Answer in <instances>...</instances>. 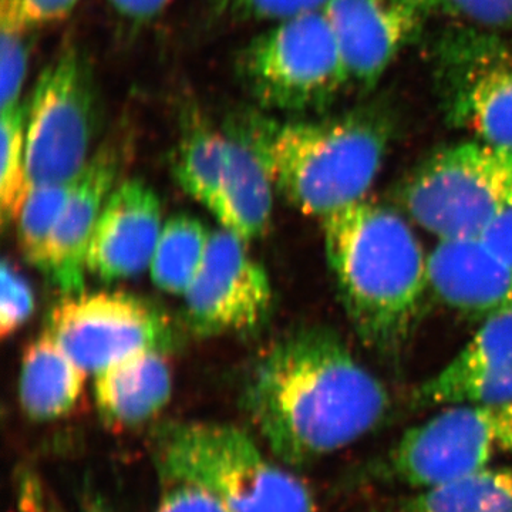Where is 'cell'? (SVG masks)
Masks as SVG:
<instances>
[{
    "label": "cell",
    "instance_id": "cell-1",
    "mask_svg": "<svg viewBox=\"0 0 512 512\" xmlns=\"http://www.w3.org/2000/svg\"><path fill=\"white\" fill-rule=\"evenodd\" d=\"M241 406L276 460L301 467L375 430L389 413L390 396L338 333L309 326L258 356Z\"/></svg>",
    "mask_w": 512,
    "mask_h": 512
},
{
    "label": "cell",
    "instance_id": "cell-2",
    "mask_svg": "<svg viewBox=\"0 0 512 512\" xmlns=\"http://www.w3.org/2000/svg\"><path fill=\"white\" fill-rule=\"evenodd\" d=\"M330 271L367 348L400 352L430 289L429 255L396 211L365 200L323 218Z\"/></svg>",
    "mask_w": 512,
    "mask_h": 512
},
{
    "label": "cell",
    "instance_id": "cell-3",
    "mask_svg": "<svg viewBox=\"0 0 512 512\" xmlns=\"http://www.w3.org/2000/svg\"><path fill=\"white\" fill-rule=\"evenodd\" d=\"M224 127L251 147L275 190L320 221L365 200L387 148L386 130L365 116L281 121L245 109Z\"/></svg>",
    "mask_w": 512,
    "mask_h": 512
},
{
    "label": "cell",
    "instance_id": "cell-4",
    "mask_svg": "<svg viewBox=\"0 0 512 512\" xmlns=\"http://www.w3.org/2000/svg\"><path fill=\"white\" fill-rule=\"evenodd\" d=\"M164 484L200 488L231 512H316L311 488L234 424L173 421L151 437Z\"/></svg>",
    "mask_w": 512,
    "mask_h": 512
},
{
    "label": "cell",
    "instance_id": "cell-5",
    "mask_svg": "<svg viewBox=\"0 0 512 512\" xmlns=\"http://www.w3.org/2000/svg\"><path fill=\"white\" fill-rule=\"evenodd\" d=\"M402 204L439 241L483 238L512 210V150L474 138L444 148L404 184Z\"/></svg>",
    "mask_w": 512,
    "mask_h": 512
},
{
    "label": "cell",
    "instance_id": "cell-6",
    "mask_svg": "<svg viewBox=\"0 0 512 512\" xmlns=\"http://www.w3.org/2000/svg\"><path fill=\"white\" fill-rule=\"evenodd\" d=\"M237 73L258 109L288 114L326 109L350 83L323 9L254 37L239 52Z\"/></svg>",
    "mask_w": 512,
    "mask_h": 512
},
{
    "label": "cell",
    "instance_id": "cell-7",
    "mask_svg": "<svg viewBox=\"0 0 512 512\" xmlns=\"http://www.w3.org/2000/svg\"><path fill=\"white\" fill-rule=\"evenodd\" d=\"M99 100L92 64L69 42L37 79L28 101L26 167L30 187L70 183L92 158Z\"/></svg>",
    "mask_w": 512,
    "mask_h": 512
},
{
    "label": "cell",
    "instance_id": "cell-8",
    "mask_svg": "<svg viewBox=\"0 0 512 512\" xmlns=\"http://www.w3.org/2000/svg\"><path fill=\"white\" fill-rule=\"evenodd\" d=\"M512 451V404H453L403 434L389 454L400 483L424 488L490 467Z\"/></svg>",
    "mask_w": 512,
    "mask_h": 512
},
{
    "label": "cell",
    "instance_id": "cell-9",
    "mask_svg": "<svg viewBox=\"0 0 512 512\" xmlns=\"http://www.w3.org/2000/svg\"><path fill=\"white\" fill-rule=\"evenodd\" d=\"M47 330L77 365L94 375L147 350L168 353L177 343L170 316L126 292L66 296L50 312Z\"/></svg>",
    "mask_w": 512,
    "mask_h": 512
},
{
    "label": "cell",
    "instance_id": "cell-10",
    "mask_svg": "<svg viewBox=\"0 0 512 512\" xmlns=\"http://www.w3.org/2000/svg\"><path fill=\"white\" fill-rule=\"evenodd\" d=\"M437 80L454 127L512 150V47L473 26L448 33L437 50Z\"/></svg>",
    "mask_w": 512,
    "mask_h": 512
},
{
    "label": "cell",
    "instance_id": "cell-11",
    "mask_svg": "<svg viewBox=\"0 0 512 512\" xmlns=\"http://www.w3.org/2000/svg\"><path fill=\"white\" fill-rule=\"evenodd\" d=\"M245 242L224 228L211 232L204 262L184 293L185 318L197 335L252 332L271 315V281Z\"/></svg>",
    "mask_w": 512,
    "mask_h": 512
},
{
    "label": "cell",
    "instance_id": "cell-12",
    "mask_svg": "<svg viewBox=\"0 0 512 512\" xmlns=\"http://www.w3.org/2000/svg\"><path fill=\"white\" fill-rule=\"evenodd\" d=\"M434 0H329L328 16L349 82L375 86L420 32Z\"/></svg>",
    "mask_w": 512,
    "mask_h": 512
},
{
    "label": "cell",
    "instance_id": "cell-13",
    "mask_svg": "<svg viewBox=\"0 0 512 512\" xmlns=\"http://www.w3.org/2000/svg\"><path fill=\"white\" fill-rule=\"evenodd\" d=\"M484 319L464 348L420 384V406L512 404V309Z\"/></svg>",
    "mask_w": 512,
    "mask_h": 512
},
{
    "label": "cell",
    "instance_id": "cell-14",
    "mask_svg": "<svg viewBox=\"0 0 512 512\" xmlns=\"http://www.w3.org/2000/svg\"><path fill=\"white\" fill-rule=\"evenodd\" d=\"M123 151L114 141L94 151L57 220L43 274L66 296L84 292L87 251L104 204L116 188Z\"/></svg>",
    "mask_w": 512,
    "mask_h": 512
},
{
    "label": "cell",
    "instance_id": "cell-15",
    "mask_svg": "<svg viewBox=\"0 0 512 512\" xmlns=\"http://www.w3.org/2000/svg\"><path fill=\"white\" fill-rule=\"evenodd\" d=\"M161 229L156 191L133 178L111 192L94 228L87 272L104 282L141 274L151 264Z\"/></svg>",
    "mask_w": 512,
    "mask_h": 512
},
{
    "label": "cell",
    "instance_id": "cell-16",
    "mask_svg": "<svg viewBox=\"0 0 512 512\" xmlns=\"http://www.w3.org/2000/svg\"><path fill=\"white\" fill-rule=\"evenodd\" d=\"M430 291L468 316L512 309V265L483 239L439 241L429 254Z\"/></svg>",
    "mask_w": 512,
    "mask_h": 512
},
{
    "label": "cell",
    "instance_id": "cell-17",
    "mask_svg": "<svg viewBox=\"0 0 512 512\" xmlns=\"http://www.w3.org/2000/svg\"><path fill=\"white\" fill-rule=\"evenodd\" d=\"M173 393V373L164 352L128 356L94 375L97 409L111 426L133 427L154 419Z\"/></svg>",
    "mask_w": 512,
    "mask_h": 512
},
{
    "label": "cell",
    "instance_id": "cell-18",
    "mask_svg": "<svg viewBox=\"0 0 512 512\" xmlns=\"http://www.w3.org/2000/svg\"><path fill=\"white\" fill-rule=\"evenodd\" d=\"M86 375L46 329L23 352L19 376L23 412L36 421L66 416L82 396Z\"/></svg>",
    "mask_w": 512,
    "mask_h": 512
},
{
    "label": "cell",
    "instance_id": "cell-19",
    "mask_svg": "<svg viewBox=\"0 0 512 512\" xmlns=\"http://www.w3.org/2000/svg\"><path fill=\"white\" fill-rule=\"evenodd\" d=\"M229 134L234 141L227 173L208 210L222 228L251 241L262 237L271 224L275 185L251 147Z\"/></svg>",
    "mask_w": 512,
    "mask_h": 512
},
{
    "label": "cell",
    "instance_id": "cell-20",
    "mask_svg": "<svg viewBox=\"0 0 512 512\" xmlns=\"http://www.w3.org/2000/svg\"><path fill=\"white\" fill-rule=\"evenodd\" d=\"M232 141L225 127L215 128L205 121L194 120L175 148V181L207 208L227 173Z\"/></svg>",
    "mask_w": 512,
    "mask_h": 512
},
{
    "label": "cell",
    "instance_id": "cell-21",
    "mask_svg": "<svg viewBox=\"0 0 512 512\" xmlns=\"http://www.w3.org/2000/svg\"><path fill=\"white\" fill-rule=\"evenodd\" d=\"M399 512H512V468L490 466L424 488L400 504Z\"/></svg>",
    "mask_w": 512,
    "mask_h": 512
},
{
    "label": "cell",
    "instance_id": "cell-22",
    "mask_svg": "<svg viewBox=\"0 0 512 512\" xmlns=\"http://www.w3.org/2000/svg\"><path fill=\"white\" fill-rule=\"evenodd\" d=\"M210 238L211 232L191 215L178 214L165 222L150 264L154 284L184 295L200 271Z\"/></svg>",
    "mask_w": 512,
    "mask_h": 512
},
{
    "label": "cell",
    "instance_id": "cell-23",
    "mask_svg": "<svg viewBox=\"0 0 512 512\" xmlns=\"http://www.w3.org/2000/svg\"><path fill=\"white\" fill-rule=\"evenodd\" d=\"M26 124L28 103L2 110V167H0V210L3 225L18 220L30 184L26 167Z\"/></svg>",
    "mask_w": 512,
    "mask_h": 512
},
{
    "label": "cell",
    "instance_id": "cell-24",
    "mask_svg": "<svg viewBox=\"0 0 512 512\" xmlns=\"http://www.w3.org/2000/svg\"><path fill=\"white\" fill-rule=\"evenodd\" d=\"M76 180V178H74ZM70 183L43 184L30 187L18 217L20 249L30 264L45 271L50 238L72 192Z\"/></svg>",
    "mask_w": 512,
    "mask_h": 512
},
{
    "label": "cell",
    "instance_id": "cell-25",
    "mask_svg": "<svg viewBox=\"0 0 512 512\" xmlns=\"http://www.w3.org/2000/svg\"><path fill=\"white\" fill-rule=\"evenodd\" d=\"M29 30L15 19L0 16V104L2 110L22 103L23 83L29 63V45L26 40Z\"/></svg>",
    "mask_w": 512,
    "mask_h": 512
},
{
    "label": "cell",
    "instance_id": "cell-26",
    "mask_svg": "<svg viewBox=\"0 0 512 512\" xmlns=\"http://www.w3.org/2000/svg\"><path fill=\"white\" fill-rule=\"evenodd\" d=\"M329 0H208L211 12L229 22H282L325 8Z\"/></svg>",
    "mask_w": 512,
    "mask_h": 512
},
{
    "label": "cell",
    "instance_id": "cell-27",
    "mask_svg": "<svg viewBox=\"0 0 512 512\" xmlns=\"http://www.w3.org/2000/svg\"><path fill=\"white\" fill-rule=\"evenodd\" d=\"M0 335L9 338L18 332L35 311V293L15 265L8 259L0 269Z\"/></svg>",
    "mask_w": 512,
    "mask_h": 512
},
{
    "label": "cell",
    "instance_id": "cell-28",
    "mask_svg": "<svg viewBox=\"0 0 512 512\" xmlns=\"http://www.w3.org/2000/svg\"><path fill=\"white\" fill-rule=\"evenodd\" d=\"M436 8L487 32H512V0H436Z\"/></svg>",
    "mask_w": 512,
    "mask_h": 512
},
{
    "label": "cell",
    "instance_id": "cell-29",
    "mask_svg": "<svg viewBox=\"0 0 512 512\" xmlns=\"http://www.w3.org/2000/svg\"><path fill=\"white\" fill-rule=\"evenodd\" d=\"M79 0H2L0 9L15 13L26 30L66 19Z\"/></svg>",
    "mask_w": 512,
    "mask_h": 512
},
{
    "label": "cell",
    "instance_id": "cell-30",
    "mask_svg": "<svg viewBox=\"0 0 512 512\" xmlns=\"http://www.w3.org/2000/svg\"><path fill=\"white\" fill-rule=\"evenodd\" d=\"M156 512H231L211 494L185 484H164Z\"/></svg>",
    "mask_w": 512,
    "mask_h": 512
},
{
    "label": "cell",
    "instance_id": "cell-31",
    "mask_svg": "<svg viewBox=\"0 0 512 512\" xmlns=\"http://www.w3.org/2000/svg\"><path fill=\"white\" fill-rule=\"evenodd\" d=\"M171 0H109L111 9L134 28L147 25L167 8Z\"/></svg>",
    "mask_w": 512,
    "mask_h": 512
},
{
    "label": "cell",
    "instance_id": "cell-32",
    "mask_svg": "<svg viewBox=\"0 0 512 512\" xmlns=\"http://www.w3.org/2000/svg\"><path fill=\"white\" fill-rule=\"evenodd\" d=\"M483 241L491 251L512 265V210L488 229Z\"/></svg>",
    "mask_w": 512,
    "mask_h": 512
},
{
    "label": "cell",
    "instance_id": "cell-33",
    "mask_svg": "<svg viewBox=\"0 0 512 512\" xmlns=\"http://www.w3.org/2000/svg\"><path fill=\"white\" fill-rule=\"evenodd\" d=\"M434 3H436V0H434Z\"/></svg>",
    "mask_w": 512,
    "mask_h": 512
}]
</instances>
